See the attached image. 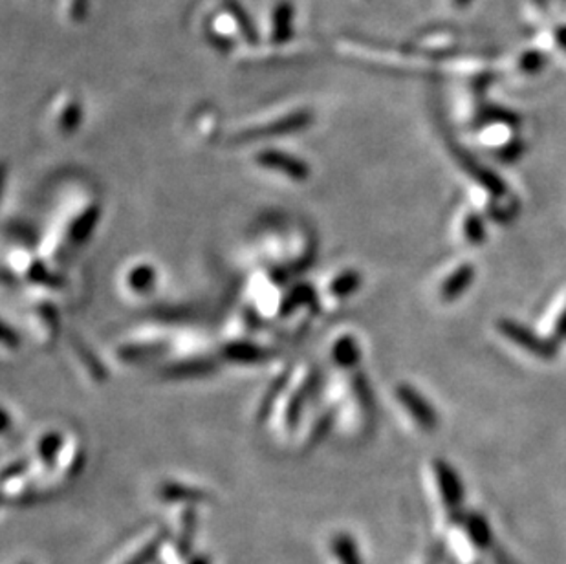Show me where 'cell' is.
Segmentation results:
<instances>
[{
  "label": "cell",
  "instance_id": "277c9868",
  "mask_svg": "<svg viewBox=\"0 0 566 564\" xmlns=\"http://www.w3.org/2000/svg\"><path fill=\"white\" fill-rule=\"evenodd\" d=\"M253 163L272 174H279L283 178H288L290 181H306L310 178V167L306 161H303L299 156L290 154L283 149H261L253 156Z\"/></svg>",
  "mask_w": 566,
  "mask_h": 564
},
{
  "label": "cell",
  "instance_id": "8fae6325",
  "mask_svg": "<svg viewBox=\"0 0 566 564\" xmlns=\"http://www.w3.org/2000/svg\"><path fill=\"white\" fill-rule=\"evenodd\" d=\"M359 275L355 272H341L335 273L330 282L326 284L324 295L326 299H330L332 303H339L348 299L350 295L355 293V290L359 288Z\"/></svg>",
  "mask_w": 566,
  "mask_h": 564
},
{
  "label": "cell",
  "instance_id": "7c38bea8",
  "mask_svg": "<svg viewBox=\"0 0 566 564\" xmlns=\"http://www.w3.org/2000/svg\"><path fill=\"white\" fill-rule=\"evenodd\" d=\"M330 359L335 366L341 368H350L359 361V348L354 337L350 335H341L332 341L330 348Z\"/></svg>",
  "mask_w": 566,
  "mask_h": 564
},
{
  "label": "cell",
  "instance_id": "6da1fadb",
  "mask_svg": "<svg viewBox=\"0 0 566 564\" xmlns=\"http://www.w3.org/2000/svg\"><path fill=\"white\" fill-rule=\"evenodd\" d=\"M199 32L219 52H252L259 46L257 25L237 0H210L202 8Z\"/></svg>",
  "mask_w": 566,
  "mask_h": 564
},
{
  "label": "cell",
  "instance_id": "ba28073f",
  "mask_svg": "<svg viewBox=\"0 0 566 564\" xmlns=\"http://www.w3.org/2000/svg\"><path fill=\"white\" fill-rule=\"evenodd\" d=\"M158 497L167 504H187L195 506L199 502L208 500V493L181 482H165L158 489Z\"/></svg>",
  "mask_w": 566,
  "mask_h": 564
},
{
  "label": "cell",
  "instance_id": "9c48e42d",
  "mask_svg": "<svg viewBox=\"0 0 566 564\" xmlns=\"http://www.w3.org/2000/svg\"><path fill=\"white\" fill-rule=\"evenodd\" d=\"M328 551L335 564H363L357 540L346 531H337L330 537Z\"/></svg>",
  "mask_w": 566,
  "mask_h": 564
},
{
  "label": "cell",
  "instance_id": "52a82bcc",
  "mask_svg": "<svg viewBox=\"0 0 566 564\" xmlns=\"http://www.w3.org/2000/svg\"><path fill=\"white\" fill-rule=\"evenodd\" d=\"M169 540V531L163 528L149 533L125 559L121 564H152L163 544Z\"/></svg>",
  "mask_w": 566,
  "mask_h": 564
},
{
  "label": "cell",
  "instance_id": "8992f818",
  "mask_svg": "<svg viewBox=\"0 0 566 564\" xmlns=\"http://www.w3.org/2000/svg\"><path fill=\"white\" fill-rule=\"evenodd\" d=\"M67 447V440L59 431H48L43 433L37 440L36 456L46 471H54L57 466H61Z\"/></svg>",
  "mask_w": 566,
  "mask_h": 564
},
{
  "label": "cell",
  "instance_id": "7a4b0ae2",
  "mask_svg": "<svg viewBox=\"0 0 566 564\" xmlns=\"http://www.w3.org/2000/svg\"><path fill=\"white\" fill-rule=\"evenodd\" d=\"M295 19L297 10L292 0H270L257 23L259 46L252 52L277 50L281 54L292 48L290 43L295 36Z\"/></svg>",
  "mask_w": 566,
  "mask_h": 564
},
{
  "label": "cell",
  "instance_id": "4fadbf2b",
  "mask_svg": "<svg viewBox=\"0 0 566 564\" xmlns=\"http://www.w3.org/2000/svg\"><path fill=\"white\" fill-rule=\"evenodd\" d=\"M90 8V0H57V12L63 23L70 26L81 25Z\"/></svg>",
  "mask_w": 566,
  "mask_h": 564
},
{
  "label": "cell",
  "instance_id": "5bb4252c",
  "mask_svg": "<svg viewBox=\"0 0 566 564\" xmlns=\"http://www.w3.org/2000/svg\"><path fill=\"white\" fill-rule=\"evenodd\" d=\"M183 564H213L211 557L206 553H193Z\"/></svg>",
  "mask_w": 566,
  "mask_h": 564
},
{
  "label": "cell",
  "instance_id": "5b68a950",
  "mask_svg": "<svg viewBox=\"0 0 566 564\" xmlns=\"http://www.w3.org/2000/svg\"><path fill=\"white\" fill-rule=\"evenodd\" d=\"M85 118V108L81 97L74 90H63L59 92L48 110L50 127L56 134L68 136L74 134Z\"/></svg>",
  "mask_w": 566,
  "mask_h": 564
},
{
  "label": "cell",
  "instance_id": "30bf717a",
  "mask_svg": "<svg viewBox=\"0 0 566 564\" xmlns=\"http://www.w3.org/2000/svg\"><path fill=\"white\" fill-rule=\"evenodd\" d=\"M156 270L154 266L143 262V264H134L127 270L123 281L132 295H149L154 286H156Z\"/></svg>",
  "mask_w": 566,
  "mask_h": 564
},
{
  "label": "cell",
  "instance_id": "3957f363",
  "mask_svg": "<svg viewBox=\"0 0 566 564\" xmlns=\"http://www.w3.org/2000/svg\"><path fill=\"white\" fill-rule=\"evenodd\" d=\"M312 121H314V114L308 107H292L281 112H273L266 118H261L246 127H241L237 130V139L252 141V139H264V138H273L281 134H292V132H299L310 127Z\"/></svg>",
  "mask_w": 566,
  "mask_h": 564
},
{
  "label": "cell",
  "instance_id": "9a60e30c",
  "mask_svg": "<svg viewBox=\"0 0 566 564\" xmlns=\"http://www.w3.org/2000/svg\"><path fill=\"white\" fill-rule=\"evenodd\" d=\"M23 564H28V562H23Z\"/></svg>",
  "mask_w": 566,
  "mask_h": 564
}]
</instances>
